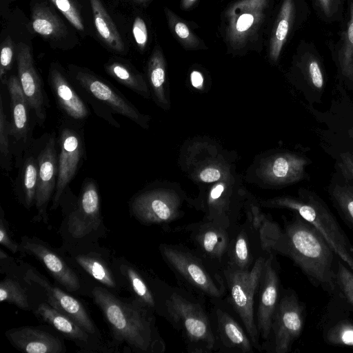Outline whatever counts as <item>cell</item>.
I'll use <instances>...</instances> for the list:
<instances>
[{"mask_svg":"<svg viewBox=\"0 0 353 353\" xmlns=\"http://www.w3.org/2000/svg\"><path fill=\"white\" fill-rule=\"evenodd\" d=\"M246 212L256 229L262 250L290 258L313 285L331 296L338 293L334 251L307 221L296 214L281 227L254 204Z\"/></svg>","mask_w":353,"mask_h":353,"instance_id":"1","label":"cell"},{"mask_svg":"<svg viewBox=\"0 0 353 353\" xmlns=\"http://www.w3.org/2000/svg\"><path fill=\"white\" fill-rule=\"evenodd\" d=\"M92 295L117 340L141 352L165 351L152 311L137 300L133 303L124 302L101 287L94 288Z\"/></svg>","mask_w":353,"mask_h":353,"instance_id":"2","label":"cell"},{"mask_svg":"<svg viewBox=\"0 0 353 353\" xmlns=\"http://www.w3.org/2000/svg\"><path fill=\"white\" fill-rule=\"evenodd\" d=\"M159 314L181 334L190 353H211L215 337L210 312L203 299L181 288L162 287Z\"/></svg>","mask_w":353,"mask_h":353,"instance_id":"3","label":"cell"},{"mask_svg":"<svg viewBox=\"0 0 353 353\" xmlns=\"http://www.w3.org/2000/svg\"><path fill=\"white\" fill-rule=\"evenodd\" d=\"M261 204L265 208L290 210L307 221L353 272V245L326 203L316 192L301 188L297 196H278L262 201Z\"/></svg>","mask_w":353,"mask_h":353,"instance_id":"4","label":"cell"},{"mask_svg":"<svg viewBox=\"0 0 353 353\" xmlns=\"http://www.w3.org/2000/svg\"><path fill=\"white\" fill-rule=\"evenodd\" d=\"M159 250L183 287L181 288L212 303L225 298L226 287L223 274L212 270L193 250L181 245L163 243Z\"/></svg>","mask_w":353,"mask_h":353,"instance_id":"5","label":"cell"},{"mask_svg":"<svg viewBox=\"0 0 353 353\" xmlns=\"http://www.w3.org/2000/svg\"><path fill=\"white\" fill-rule=\"evenodd\" d=\"M70 77L78 92L94 113L110 125L119 128L112 114H118L148 129L150 118L143 114L117 88L99 77L83 68H70Z\"/></svg>","mask_w":353,"mask_h":353,"instance_id":"6","label":"cell"},{"mask_svg":"<svg viewBox=\"0 0 353 353\" xmlns=\"http://www.w3.org/2000/svg\"><path fill=\"white\" fill-rule=\"evenodd\" d=\"M266 254V252L261 254L249 270H234L228 268L222 270L226 287V303L240 320L258 351H261V344L256 324L255 303Z\"/></svg>","mask_w":353,"mask_h":353,"instance_id":"7","label":"cell"},{"mask_svg":"<svg viewBox=\"0 0 353 353\" xmlns=\"http://www.w3.org/2000/svg\"><path fill=\"white\" fill-rule=\"evenodd\" d=\"M270 0H237L224 14V36L228 49L239 52L258 39Z\"/></svg>","mask_w":353,"mask_h":353,"instance_id":"8","label":"cell"},{"mask_svg":"<svg viewBox=\"0 0 353 353\" xmlns=\"http://www.w3.org/2000/svg\"><path fill=\"white\" fill-rule=\"evenodd\" d=\"M305 320V308L296 293L291 289L283 290L273 316L270 339L261 345V351L290 352L303 330Z\"/></svg>","mask_w":353,"mask_h":353,"instance_id":"9","label":"cell"},{"mask_svg":"<svg viewBox=\"0 0 353 353\" xmlns=\"http://www.w3.org/2000/svg\"><path fill=\"white\" fill-rule=\"evenodd\" d=\"M77 121L68 118L63 120L59 126L57 137L59 172L52 199V210L59 206L63 193L85 158L83 129Z\"/></svg>","mask_w":353,"mask_h":353,"instance_id":"10","label":"cell"},{"mask_svg":"<svg viewBox=\"0 0 353 353\" xmlns=\"http://www.w3.org/2000/svg\"><path fill=\"white\" fill-rule=\"evenodd\" d=\"M189 234L194 246L193 250L212 270L222 273L225 266L232 229L203 219L176 228V232Z\"/></svg>","mask_w":353,"mask_h":353,"instance_id":"11","label":"cell"},{"mask_svg":"<svg viewBox=\"0 0 353 353\" xmlns=\"http://www.w3.org/2000/svg\"><path fill=\"white\" fill-rule=\"evenodd\" d=\"M12 112L10 122L11 150L14 159V166L19 168L25 151L32 144L33 131L37 124L34 114L16 75L8 77L6 83Z\"/></svg>","mask_w":353,"mask_h":353,"instance_id":"12","label":"cell"},{"mask_svg":"<svg viewBox=\"0 0 353 353\" xmlns=\"http://www.w3.org/2000/svg\"><path fill=\"white\" fill-rule=\"evenodd\" d=\"M133 215L144 224H168L181 218V199L170 190L154 189L134 196L130 202Z\"/></svg>","mask_w":353,"mask_h":353,"instance_id":"13","label":"cell"},{"mask_svg":"<svg viewBox=\"0 0 353 353\" xmlns=\"http://www.w3.org/2000/svg\"><path fill=\"white\" fill-rule=\"evenodd\" d=\"M255 309L256 324L263 343L270 336L273 316L281 297V281L276 254L266 252Z\"/></svg>","mask_w":353,"mask_h":353,"instance_id":"14","label":"cell"},{"mask_svg":"<svg viewBox=\"0 0 353 353\" xmlns=\"http://www.w3.org/2000/svg\"><path fill=\"white\" fill-rule=\"evenodd\" d=\"M223 300V299H222ZM219 300L213 303L210 317L215 337L214 352L250 353L254 346L244 326Z\"/></svg>","mask_w":353,"mask_h":353,"instance_id":"15","label":"cell"},{"mask_svg":"<svg viewBox=\"0 0 353 353\" xmlns=\"http://www.w3.org/2000/svg\"><path fill=\"white\" fill-rule=\"evenodd\" d=\"M17 77L22 90L32 110L37 125L43 128L47 118L49 99L37 72L30 48L23 43L17 48Z\"/></svg>","mask_w":353,"mask_h":353,"instance_id":"16","label":"cell"},{"mask_svg":"<svg viewBox=\"0 0 353 353\" xmlns=\"http://www.w3.org/2000/svg\"><path fill=\"white\" fill-rule=\"evenodd\" d=\"M39 174L35 206L39 214L46 217L48 204L54 193L59 172V153L56 133H45L39 137Z\"/></svg>","mask_w":353,"mask_h":353,"instance_id":"17","label":"cell"},{"mask_svg":"<svg viewBox=\"0 0 353 353\" xmlns=\"http://www.w3.org/2000/svg\"><path fill=\"white\" fill-rule=\"evenodd\" d=\"M100 223L99 189L94 179L87 178L82 184L76 207L69 214L68 231L74 238H83L97 230Z\"/></svg>","mask_w":353,"mask_h":353,"instance_id":"18","label":"cell"},{"mask_svg":"<svg viewBox=\"0 0 353 353\" xmlns=\"http://www.w3.org/2000/svg\"><path fill=\"white\" fill-rule=\"evenodd\" d=\"M259 241L256 229L246 218L243 223H239L232 229L224 268L240 271L250 270L260 256L255 247Z\"/></svg>","mask_w":353,"mask_h":353,"instance_id":"19","label":"cell"},{"mask_svg":"<svg viewBox=\"0 0 353 353\" xmlns=\"http://www.w3.org/2000/svg\"><path fill=\"white\" fill-rule=\"evenodd\" d=\"M307 158L292 152L277 153L265 160L261 175L268 183L283 186L301 181L307 176Z\"/></svg>","mask_w":353,"mask_h":353,"instance_id":"20","label":"cell"},{"mask_svg":"<svg viewBox=\"0 0 353 353\" xmlns=\"http://www.w3.org/2000/svg\"><path fill=\"white\" fill-rule=\"evenodd\" d=\"M24 280L36 283L45 290L50 305L68 315L90 334L95 332V326L83 305L75 298L52 285L34 270H28Z\"/></svg>","mask_w":353,"mask_h":353,"instance_id":"21","label":"cell"},{"mask_svg":"<svg viewBox=\"0 0 353 353\" xmlns=\"http://www.w3.org/2000/svg\"><path fill=\"white\" fill-rule=\"evenodd\" d=\"M48 83L59 109L70 119L84 121L90 115V110L63 71L52 65Z\"/></svg>","mask_w":353,"mask_h":353,"instance_id":"22","label":"cell"},{"mask_svg":"<svg viewBox=\"0 0 353 353\" xmlns=\"http://www.w3.org/2000/svg\"><path fill=\"white\" fill-rule=\"evenodd\" d=\"M22 247L27 252L36 256L50 274L68 291L76 292L80 288V282L77 274L61 258L44 244L24 237Z\"/></svg>","mask_w":353,"mask_h":353,"instance_id":"23","label":"cell"},{"mask_svg":"<svg viewBox=\"0 0 353 353\" xmlns=\"http://www.w3.org/2000/svg\"><path fill=\"white\" fill-rule=\"evenodd\" d=\"M39 143V138L34 139L25 151L15 181L17 194L28 209L35 205L38 185Z\"/></svg>","mask_w":353,"mask_h":353,"instance_id":"24","label":"cell"},{"mask_svg":"<svg viewBox=\"0 0 353 353\" xmlns=\"http://www.w3.org/2000/svg\"><path fill=\"white\" fill-rule=\"evenodd\" d=\"M10 343L18 350L28 353H60L63 345L54 335L31 327L9 330L6 333Z\"/></svg>","mask_w":353,"mask_h":353,"instance_id":"25","label":"cell"},{"mask_svg":"<svg viewBox=\"0 0 353 353\" xmlns=\"http://www.w3.org/2000/svg\"><path fill=\"white\" fill-rule=\"evenodd\" d=\"M331 305V304H330ZM328 308L322 323L324 341L331 345L353 347V321L341 312Z\"/></svg>","mask_w":353,"mask_h":353,"instance_id":"26","label":"cell"},{"mask_svg":"<svg viewBox=\"0 0 353 353\" xmlns=\"http://www.w3.org/2000/svg\"><path fill=\"white\" fill-rule=\"evenodd\" d=\"M165 61L159 47H156L148 63V78L155 102L161 108L170 106L166 91Z\"/></svg>","mask_w":353,"mask_h":353,"instance_id":"27","label":"cell"},{"mask_svg":"<svg viewBox=\"0 0 353 353\" xmlns=\"http://www.w3.org/2000/svg\"><path fill=\"white\" fill-rule=\"evenodd\" d=\"M46 322L66 336L76 341L87 342L88 332L68 315L61 312L51 305L43 303L36 311Z\"/></svg>","mask_w":353,"mask_h":353,"instance_id":"28","label":"cell"},{"mask_svg":"<svg viewBox=\"0 0 353 353\" xmlns=\"http://www.w3.org/2000/svg\"><path fill=\"white\" fill-rule=\"evenodd\" d=\"M93 19L98 34L112 50L121 52L125 50L124 43L117 26L100 0H90Z\"/></svg>","mask_w":353,"mask_h":353,"instance_id":"29","label":"cell"},{"mask_svg":"<svg viewBox=\"0 0 353 353\" xmlns=\"http://www.w3.org/2000/svg\"><path fill=\"white\" fill-rule=\"evenodd\" d=\"M105 69L110 76L121 84L144 98L150 97L151 93L143 77L130 65L114 61L108 63Z\"/></svg>","mask_w":353,"mask_h":353,"instance_id":"30","label":"cell"},{"mask_svg":"<svg viewBox=\"0 0 353 353\" xmlns=\"http://www.w3.org/2000/svg\"><path fill=\"white\" fill-rule=\"evenodd\" d=\"M293 14V0H283L270 41L269 54L270 59L274 62L278 60L285 43Z\"/></svg>","mask_w":353,"mask_h":353,"instance_id":"31","label":"cell"},{"mask_svg":"<svg viewBox=\"0 0 353 353\" xmlns=\"http://www.w3.org/2000/svg\"><path fill=\"white\" fill-rule=\"evenodd\" d=\"M327 192L340 216L353 230V184L345 179L342 182L333 179Z\"/></svg>","mask_w":353,"mask_h":353,"instance_id":"32","label":"cell"},{"mask_svg":"<svg viewBox=\"0 0 353 353\" xmlns=\"http://www.w3.org/2000/svg\"><path fill=\"white\" fill-rule=\"evenodd\" d=\"M31 25L34 32L46 37L57 38L65 33L62 21L46 5L33 8Z\"/></svg>","mask_w":353,"mask_h":353,"instance_id":"33","label":"cell"},{"mask_svg":"<svg viewBox=\"0 0 353 353\" xmlns=\"http://www.w3.org/2000/svg\"><path fill=\"white\" fill-rule=\"evenodd\" d=\"M123 270L137 300L153 312L159 313V302L157 294L152 291L141 275L133 267L129 265H124Z\"/></svg>","mask_w":353,"mask_h":353,"instance_id":"34","label":"cell"},{"mask_svg":"<svg viewBox=\"0 0 353 353\" xmlns=\"http://www.w3.org/2000/svg\"><path fill=\"white\" fill-rule=\"evenodd\" d=\"M164 11L170 30L184 48L193 50L205 46L179 16L168 8H165Z\"/></svg>","mask_w":353,"mask_h":353,"instance_id":"35","label":"cell"},{"mask_svg":"<svg viewBox=\"0 0 353 353\" xmlns=\"http://www.w3.org/2000/svg\"><path fill=\"white\" fill-rule=\"evenodd\" d=\"M10 122L8 120L3 108L2 95L0 97V166L10 172L12 169L13 154L11 150Z\"/></svg>","mask_w":353,"mask_h":353,"instance_id":"36","label":"cell"},{"mask_svg":"<svg viewBox=\"0 0 353 353\" xmlns=\"http://www.w3.org/2000/svg\"><path fill=\"white\" fill-rule=\"evenodd\" d=\"M75 260L85 272L103 285L115 288L116 282L113 275L100 260L87 255H78Z\"/></svg>","mask_w":353,"mask_h":353,"instance_id":"37","label":"cell"},{"mask_svg":"<svg viewBox=\"0 0 353 353\" xmlns=\"http://www.w3.org/2000/svg\"><path fill=\"white\" fill-rule=\"evenodd\" d=\"M0 301L14 304L22 310L30 309L26 291L17 281L11 279H5L1 281Z\"/></svg>","mask_w":353,"mask_h":353,"instance_id":"38","label":"cell"},{"mask_svg":"<svg viewBox=\"0 0 353 353\" xmlns=\"http://www.w3.org/2000/svg\"><path fill=\"white\" fill-rule=\"evenodd\" d=\"M302 69L307 86L306 90L314 94V97H321L325 90V78L319 63L316 59H311Z\"/></svg>","mask_w":353,"mask_h":353,"instance_id":"39","label":"cell"},{"mask_svg":"<svg viewBox=\"0 0 353 353\" xmlns=\"http://www.w3.org/2000/svg\"><path fill=\"white\" fill-rule=\"evenodd\" d=\"M336 278L337 294L353 312V272L339 259L337 261Z\"/></svg>","mask_w":353,"mask_h":353,"instance_id":"40","label":"cell"},{"mask_svg":"<svg viewBox=\"0 0 353 353\" xmlns=\"http://www.w3.org/2000/svg\"><path fill=\"white\" fill-rule=\"evenodd\" d=\"M77 30L83 31L84 26L80 13L72 0H50Z\"/></svg>","mask_w":353,"mask_h":353,"instance_id":"41","label":"cell"},{"mask_svg":"<svg viewBox=\"0 0 353 353\" xmlns=\"http://www.w3.org/2000/svg\"><path fill=\"white\" fill-rule=\"evenodd\" d=\"M13 50L12 40L10 37H8L1 43L0 79L2 84L6 85L8 79V78H7V73L12 67Z\"/></svg>","mask_w":353,"mask_h":353,"instance_id":"42","label":"cell"},{"mask_svg":"<svg viewBox=\"0 0 353 353\" xmlns=\"http://www.w3.org/2000/svg\"><path fill=\"white\" fill-rule=\"evenodd\" d=\"M132 34L139 48L143 50L148 43V34L146 24L140 17H137L134 21Z\"/></svg>","mask_w":353,"mask_h":353,"instance_id":"43","label":"cell"},{"mask_svg":"<svg viewBox=\"0 0 353 353\" xmlns=\"http://www.w3.org/2000/svg\"><path fill=\"white\" fill-rule=\"evenodd\" d=\"M3 211L1 208V219H0V243L6 247L12 252L16 253L19 251V246L12 239H10L6 221L3 217Z\"/></svg>","mask_w":353,"mask_h":353,"instance_id":"44","label":"cell"},{"mask_svg":"<svg viewBox=\"0 0 353 353\" xmlns=\"http://www.w3.org/2000/svg\"><path fill=\"white\" fill-rule=\"evenodd\" d=\"M337 165L343 178L353 184V157L349 154H342Z\"/></svg>","mask_w":353,"mask_h":353,"instance_id":"45","label":"cell"},{"mask_svg":"<svg viewBox=\"0 0 353 353\" xmlns=\"http://www.w3.org/2000/svg\"><path fill=\"white\" fill-rule=\"evenodd\" d=\"M198 177L203 182L212 183L222 177V170L218 166L209 165L199 172Z\"/></svg>","mask_w":353,"mask_h":353,"instance_id":"46","label":"cell"},{"mask_svg":"<svg viewBox=\"0 0 353 353\" xmlns=\"http://www.w3.org/2000/svg\"><path fill=\"white\" fill-rule=\"evenodd\" d=\"M190 81L193 87L201 89L203 85V77L202 74L197 71L193 70L190 74Z\"/></svg>","mask_w":353,"mask_h":353,"instance_id":"47","label":"cell"},{"mask_svg":"<svg viewBox=\"0 0 353 353\" xmlns=\"http://www.w3.org/2000/svg\"><path fill=\"white\" fill-rule=\"evenodd\" d=\"M321 8L326 14L331 13L333 0H318Z\"/></svg>","mask_w":353,"mask_h":353,"instance_id":"48","label":"cell"},{"mask_svg":"<svg viewBox=\"0 0 353 353\" xmlns=\"http://www.w3.org/2000/svg\"><path fill=\"white\" fill-rule=\"evenodd\" d=\"M197 0H181V7L183 9H188L191 8Z\"/></svg>","mask_w":353,"mask_h":353,"instance_id":"49","label":"cell"},{"mask_svg":"<svg viewBox=\"0 0 353 353\" xmlns=\"http://www.w3.org/2000/svg\"><path fill=\"white\" fill-rule=\"evenodd\" d=\"M134 1H136L137 2L142 3V2L146 1L147 0H134Z\"/></svg>","mask_w":353,"mask_h":353,"instance_id":"50","label":"cell"}]
</instances>
